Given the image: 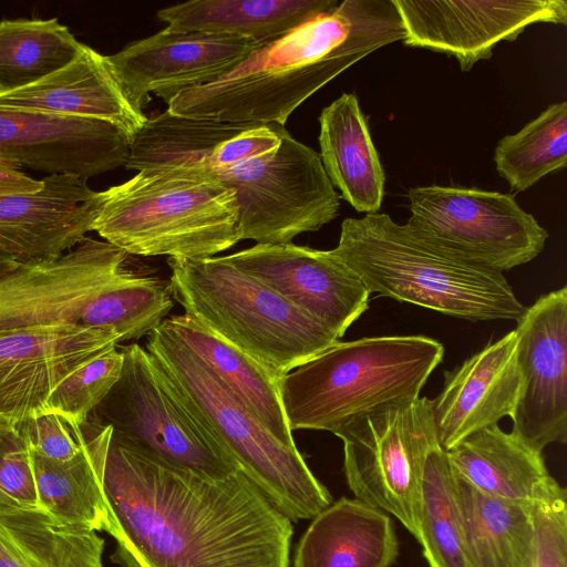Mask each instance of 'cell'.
<instances>
[{
    "mask_svg": "<svg viewBox=\"0 0 567 567\" xmlns=\"http://www.w3.org/2000/svg\"><path fill=\"white\" fill-rule=\"evenodd\" d=\"M320 158L341 197L357 212L379 213L384 171L357 96L342 93L319 116Z\"/></svg>",
    "mask_w": 567,
    "mask_h": 567,
    "instance_id": "obj_25",
    "label": "cell"
},
{
    "mask_svg": "<svg viewBox=\"0 0 567 567\" xmlns=\"http://www.w3.org/2000/svg\"><path fill=\"white\" fill-rule=\"evenodd\" d=\"M174 299L187 317L280 375L339 341L277 291L225 257L168 258Z\"/></svg>",
    "mask_w": 567,
    "mask_h": 567,
    "instance_id": "obj_7",
    "label": "cell"
},
{
    "mask_svg": "<svg viewBox=\"0 0 567 567\" xmlns=\"http://www.w3.org/2000/svg\"><path fill=\"white\" fill-rule=\"evenodd\" d=\"M120 349V379L89 416L110 425L117 441L171 465L215 480L239 471L150 352L135 342Z\"/></svg>",
    "mask_w": 567,
    "mask_h": 567,
    "instance_id": "obj_8",
    "label": "cell"
},
{
    "mask_svg": "<svg viewBox=\"0 0 567 567\" xmlns=\"http://www.w3.org/2000/svg\"><path fill=\"white\" fill-rule=\"evenodd\" d=\"M78 41L56 18L0 21V93L29 86L71 63Z\"/></svg>",
    "mask_w": 567,
    "mask_h": 567,
    "instance_id": "obj_30",
    "label": "cell"
},
{
    "mask_svg": "<svg viewBox=\"0 0 567 567\" xmlns=\"http://www.w3.org/2000/svg\"><path fill=\"white\" fill-rule=\"evenodd\" d=\"M338 0H190L156 12L173 32H204L277 40L308 21L332 11Z\"/></svg>",
    "mask_w": 567,
    "mask_h": 567,
    "instance_id": "obj_26",
    "label": "cell"
},
{
    "mask_svg": "<svg viewBox=\"0 0 567 567\" xmlns=\"http://www.w3.org/2000/svg\"><path fill=\"white\" fill-rule=\"evenodd\" d=\"M408 47L454 56L463 72L539 22L566 24L565 0H393Z\"/></svg>",
    "mask_w": 567,
    "mask_h": 567,
    "instance_id": "obj_14",
    "label": "cell"
},
{
    "mask_svg": "<svg viewBox=\"0 0 567 567\" xmlns=\"http://www.w3.org/2000/svg\"><path fill=\"white\" fill-rule=\"evenodd\" d=\"M455 478L467 567H533L532 505L484 494L456 473Z\"/></svg>",
    "mask_w": 567,
    "mask_h": 567,
    "instance_id": "obj_28",
    "label": "cell"
},
{
    "mask_svg": "<svg viewBox=\"0 0 567 567\" xmlns=\"http://www.w3.org/2000/svg\"><path fill=\"white\" fill-rule=\"evenodd\" d=\"M406 225L424 239L499 272L535 259L547 230L511 194L455 186H419L408 193Z\"/></svg>",
    "mask_w": 567,
    "mask_h": 567,
    "instance_id": "obj_11",
    "label": "cell"
},
{
    "mask_svg": "<svg viewBox=\"0 0 567 567\" xmlns=\"http://www.w3.org/2000/svg\"><path fill=\"white\" fill-rule=\"evenodd\" d=\"M118 343L113 329L81 323L0 331V422L17 429L43 414L49 394L69 373Z\"/></svg>",
    "mask_w": 567,
    "mask_h": 567,
    "instance_id": "obj_17",
    "label": "cell"
},
{
    "mask_svg": "<svg viewBox=\"0 0 567 567\" xmlns=\"http://www.w3.org/2000/svg\"><path fill=\"white\" fill-rule=\"evenodd\" d=\"M128 255L86 237L61 257L21 264L0 276V331L79 323L86 306L120 282Z\"/></svg>",
    "mask_w": 567,
    "mask_h": 567,
    "instance_id": "obj_13",
    "label": "cell"
},
{
    "mask_svg": "<svg viewBox=\"0 0 567 567\" xmlns=\"http://www.w3.org/2000/svg\"><path fill=\"white\" fill-rule=\"evenodd\" d=\"M516 322L522 388L511 433L543 453L567 442V287L542 295Z\"/></svg>",
    "mask_w": 567,
    "mask_h": 567,
    "instance_id": "obj_15",
    "label": "cell"
},
{
    "mask_svg": "<svg viewBox=\"0 0 567 567\" xmlns=\"http://www.w3.org/2000/svg\"><path fill=\"white\" fill-rule=\"evenodd\" d=\"M0 491L20 506L38 507L29 445L17 429L3 422H0Z\"/></svg>",
    "mask_w": 567,
    "mask_h": 567,
    "instance_id": "obj_35",
    "label": "cell"
},
{
    "mask_svg": "<svg viewBox=\"0 0 567 567\" xmlns=\"http://www.w3.org/2000/svg\"><path fill=\"white\" fill-rule=\"evenodd\" d=\"M234 192L240 240L287 244L319 230L339 213L340 202L319 153L288 131L267 155L207 172Z\"/></svg>",
    "mask_w": 567,
    "mask_h": 567,
    "instance_id": "obj_10",
    "label": "cell"
},
{
    "mask_svg": "<svg viewBox=\"0 0 567 567\" xmlns=\"http://www.w3.org/2000/svg\"><path fill=\"white\" fill-rule=\"evenodd\" d=\"M224 257L307 312L338 340L369 308V290L330 250L292 243L256 244Z\"/></svg>",
    "mask_w": 567,
    "mask_h": 567,
    "instance_id": "obj_19",
    "label": "cell"
},
{
    "mask_svg": "<svg viewBox=\"0 0 567 567\" xmlns=\"http://www.w3.org/2000/svg\"><path fill=\"white\" fill-rule=\"evenodd\" d=\"M330 251L370 293L470 321H517L526 309L503 272L436 246L384 213L346 218Z\"/></svg>",
    "mask_w": 567,
    "mask_h": 567,
    "instance_id": "obj_3",
    "label": "cell"
},
{
    "mask_svg": "<svg viewBox=\"0 0 567 567\" xmlns=\"http://www.w3.org/2000/svg\"><path fill=\"white\" fill-rule=\"evenodd\" d=\"M566 497L564 494L532 505L536 535L533 567H567Z\"/></svg>",
    "mask_w": 567,
    "mask_h": 567,
    "instance_id": "obj_37",
    "label": "cell"
},
{
    "mask_svg": "<svg viewBox=\"0 0 567 567\" xmlns=\"http://www.w3.org/2000/svg\"><path fill=\"white\" fill-rule=\"evenodd\" d=\"M420 526L430 567H467L455 473L440 445L429 453L424 466Z\"/></svg>",
    "mask_w": 567,
    "mask_h": 567,
    "instance_id": "obj_31",
    "label": "cell"
},
{
    "mask_svg": "<svg viewBox=\"0 0 567 567\" xmlns=\"http://www.w3.org/2000/svg\"><path fill=\"white\" fill-rule=\"evenodd\" d=\"M264 44L250 39L173 32L164 28L105 59L126 100L143 113L151 93L168 104L184 91L225 76Z\"/></svg>",
    "mask_w": 567,
    "mask_h": 567,
    "instance_id": "obj_16",
    "label": "cell"
},
{
    "mask_svg": "<svg viewBox=\"0 0 567 567\" xmlns=\"http://www.w3.org/2000/svg\"><path fill=\"white\" fill-rule=\"evenodd\" d=\"M146 338L181 401L281 514L312 519L333 502L297 446L280 442L163 323Z\"/></svg>",
    "mask_w": 567,
    "mask_h": 567,
    "instance_id": "obj_6",
    "label": "cell"
},
{
    "mask_svg": "<svg viewBox=\"0 0 567 567\" xmlns=\"http://www.w3.org/2000/svg\"><path fill=\"white\" fill-rule=\"evenodd\" d=\"M21 264L12 260L8 256H6L2 252H0V276L6 274V272H9V271L16 269Z\"/></svg>",
    "mask_w": 567,
    "mask_h": 567,
    "instance_id": "obj_38",
    "label": "cell"
},
{
    "mask_svg": "<svg viewBox=\"0 0 567 567\" xmlns=\"http://www.w3.org/2000/svg\"><path fill=\"white\" fill-rule=\"evenodd\" d=\"M443 357V344L425 336L339 340L281 378L288 425L337 435L360 416L420 398Z\"/></svg>",
    "mask_w": 567,
    "mask_h": 567,
    "instance_id": "obj_4",
    "label": "cell"
},
{
    "mask_svg": "<svg viewBox=\"0 0 567 567\" xmlns=\"http://www.w3.org/2000/svg\"><path fill=\"white\" fill-rule=\"evenodd\" d=\"M404 34L393 0H343L265 43L219 80L177 94L166 111L193 118L285 125L315 92Z\"/></svg>",
    "mask_w": 567,
    "mask_h": 567,
    "instance_id": "obj_2",
    "label": "cell"
},
{
    "mask_svg": "<svg viewBox=\"0 0 567 567\" xmlns=\"http://www.w3.org/2000/svg\"><path fill=\"white\" fill-rule=\"evenodd\" d=\"M130 144L105 121L0 106V166L87 179L125 166Z\"/></svg>",
    "mask_w": 567,
    "mask_h": 567,
    "instance_id": "obj_18",
    "label": "cell"
},
{
    "mask_svg": "<svg viewBox=\"0 0 567 567\" xmlns=\"http://www.w3.org/2000/svg\"><path fill=\"white\" fill-rule=\"evenodd\" d=\"M173 307L169 281L130 271L86 306L79 323L113 329L120 342L138 340L158 328Z\"/></svg>",
    "mask_w": 567,
    "mask_h": 567,
    "instance_id": "obj_33",
    "label": "cell"
},
{
    "mask_svg": "<svg viewBox=\"0 0 567 567\" xmlns=\"http://www.w3.org/2000/svg\"><path fill=\"white\" fill-rule=\"evenodd\" d=\"M17 430L31 452L51 460L66 461L81 450L85 440L84 423L78 426L55 413H43L24 421Z\"/></svg>",
    "mask_w": 567,
    "mask_h": 567,
    "instance_id": "obj_36",
    "label": "cell"
},
{
    "mask_svg": "<svg viewBox=\"0 0 567 567\" xmlns=\"http://www.w3.org/2000/svg\"><path fill=\"white\" fill-rule=\"evenodd\" d=\"M104 539L38 507L0 509V567H103Z\"/></svg>",
    "mask_w": 567,
    "mask_h": 567,
    "instance_id": "obj_29",
    "label": "cell"
},
{
    "mask_svg": "<svg viewBox=\"0 0 567 567\" xmlns=\"http://www.w3.org/2000/svg\"><path fill=\"white\" fill-rule=\"evenodd\" d=\"M84 430V443L70 460L31 452L38 507L60 523L113 536L116 524L103 488L112 427L89 416Z\"/></svg>",
    "mask_w": 567,
    "mask_h": 567,
    "instance_id": "obj_22",
    "label": "cell"
},
{
    "mask_svg": "<svg viewBox=\"0 0 567 567\" xmlns=\"http://www.w3.org/2000/svg\"><path fill=\"white\" fill-rule=\"evenodd\" d=\"M73 174L33 179L0 166V252L19 264L53 260L86 238L103 192Z\"/></svg>",
    "mask_w": 567,
    "mask_h": 567,
    "instance_id": "obj_12",
    "label": "cell"
},
{
    "mask_svg": "<svg viewBox=\"0 0 567 567\" xmlns=\"http://www.w3.org/2000/svg\"><path fill=\"white\" fill-rule=\"evenodd\" d=\"M446 454L460 477L489 496L533 505L566 494L547 471L543 453L498 424L467 436Z\"/></svg>",
    "mask_w": 567,
    "mask_h": 567,
    "instance_id": "obj_23",
    "label": "cell"
},
{
    "mask_svg": "<svg viewBox=\"0 0 567 567\" xmlns=\"http://www.w3.org/2000/svg\"><path fill=\"white\" fill-rule=\"evenodd\" d=\"M399 542L390 516L358 498L342 497L312 518L293 567H391Z\"/></svg>",
    "mask_w": 567,
    "mask_h": 567,
    "instance_id": "obj_24",
    "label": "cell"
},
{
    "mask_svg": "<svg viewBox=\"0 0 567 567\" xmlns=\"http://www.w3.org/2000/svg\"><path fill=\"white\" fill-rule=\"evenodd\" d=\"M517 343V333L511 330L444 372L443 389L431 400L443 451L513 415L522 388Z\"/></svg>",
    "mask_w": 567,
    "mask_h": 567,
    "instance_id": "obj_20",
    "label": "cell"
},
{
    "mask_svg": "<svg viewBox=\"0 0 567 567\" xmlns=\"http://www.w3.org/2000/svg\"><path fill=\"white\" fill-rule=\"evenodd\" d=\"M123 363L116 347L76 368L49 394L44 413L60 414L81 426L118 381Z\"/></svg>",
    "mask_w": 567,
    "mask_h": 567,
    "instance_id": "obj_34",
    "label": "cell"
},
{
    "mask_svg": "<svg viewBox=\"0 0 567 567\" xmlns=\"http://www.w3.org/2000/svg\"><path fill=\"white\" fill-rule=\"evenodd\" d=\"M162 323L202 359L280 442L297 446L281 403L280 380L284 375L186 315L172 316Z\"/></svg>",
    "mask_w": 567,
    "mask_h": 567,
    "instance_id": "obj_27",
    "label": "cell"
},
{
    "mask_svg": "<svg viewBox=\"0 0 567 567\" xmlns=\"http://www.w3.org/2000/svg\"><path fill=\"white\" fill-rule=\"evenodd\" d=\"M20 506L0 491V509Z\"/></svg>",
    "mask_w": 567,
    "mask_h": 567,
    "instance_id": "obj_39",
    "label": "cell"
},
{
    "mask_svg": "<svg viewBox=\"0 0 567 567\" xmlns=\"http://www.w3.org/2000/svg\"><path fill=\"white\" fill-rule=\"evenodd\" d=\"M337 436L355 498L393 515L421 545V488L429 453L439 445L425 396L360 416Z\"/></svg>",
    "mask_w": 567,
    "mask_h": 567,
    "instance_id": "obj_9",
    "label": "cell"
},
{
    "mask_svg": "<svg viewBox=\"0 0 567 567\" xmlns=\"http://www.w3.org/2000/svg\"><path fill=\"white\" fill-rule=\"evenodd\" d=\"M494 162L498 174L515 192L534 186L567 164V103L549 105L515 134L497 143Z\"/></svg>",
    "mask_w": 567,
    "mask_h": 567,
    "instance_id": "obj_32",
    "label": "cell"
},
{
    "mask_svg": "<svg viewBox=\"0 0 567 567\" xmlns=\"http://www.w3.org/2000/svg\"><path fill=\"white\" fill-rule=\"evenodd\" d=\"M103 195L92 230L127 255L203 259L240 241L234 192L197 167L143 169Z\"/></svg>",
    "mask_w": 567,
    "mask_h": 567,
    "instance_id": "obj_5",
    "label": "cell"
},
{
    "mask_svg": "<svg viewBox=\"0 0 567 567\" xmlns=\"http://www.w3.org/2000/svg\"><path fill=\"white\" fill-rule=\"evenodd\" d=\"M0 106L105 121L131 140L147 121L126 100L105 55L86 44L59 71L29 86L0 93Z\"/></svg>",
    "mask_w": 567,
    "mask_h": 567,
    "instance_id": "obj_21",
    "label": "cell"
},
{
    "mask_svg": "<svg viewBox=\"0 0 567 567\" xmlns=\"http://www.w3.org/2000/svg\"><path fill=\"white\" fill-rule=\"evenodd\" d=\"M103 488L121 567H289L291 520L240 471L208 478L111 436Z\"/></svg>",
    "mask_w": 567,
    "mask_h": 567,
    "instance_id": "obj_1",
    "label": "cell"
}]
</instances>
